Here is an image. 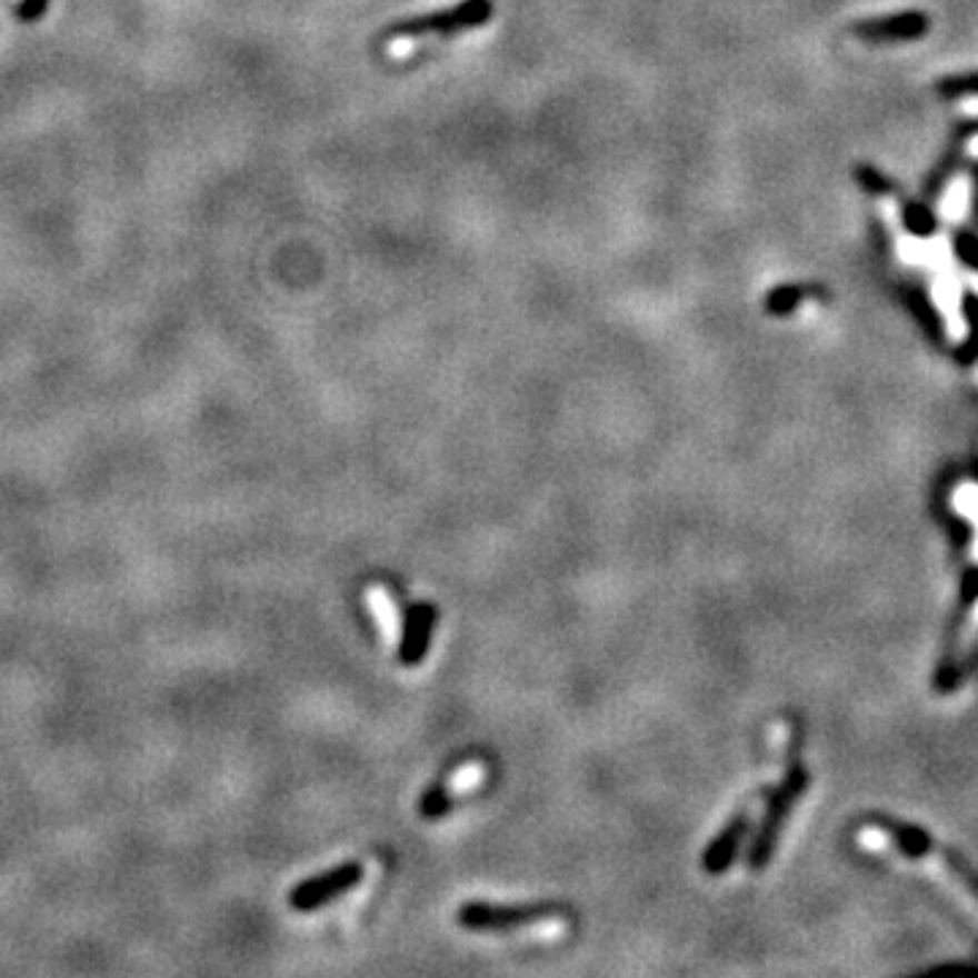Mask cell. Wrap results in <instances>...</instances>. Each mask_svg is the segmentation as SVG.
<instances>
[{
  "mask_svg": "<svg viewBox=\"0 0 978 978\" xmlns=\"http://www.w3.org/2000/svg\"><path fill=\"white\" fill-rule=\"evenodd\" d=\"M492 0H460L449 9L430 11V14L406 17L400 22H391L381 33V41H416V39H455L468 30L485 28L492 20Z\"/></svg>",
  "mask_w": 978,
  "mask_h": 978,
  "instance_id": "6da1fadb",
  "label": "cell"
},
{
  "mask_svg": "<svg viewBox=\"0 0 978 978\" xmlns=\"http://www.w3.org/2000/svg\"><path fill=\"white\" fill-rule=\"evenodd\" d=\"M856 840H859V846L865 848V851L886 856V859H895L897 865L919 867V872H925V876L932 878L935 884L940 886V889L949 891L951 900L957 902L959 908H962L965 914H968L970 919H974L978 925V895L974 889H970L968 884H965L962 878L957 876V870H951V867L946 865L944 859H940L938 854H927V856L902 854L900 842H897L895 837L889 835V831H884L878 827H865L859 831V837H856Z\"/></svg>",
  "mask_w": 978,
  "mask_h": 978,
  "instance_id": "7a4b0ae2",
  "label": "cell"
},
{
  "mask_svg": "<svg viewBox=\"0 0 978 978\" xmlns=\"http://www.w3.org/2000/svg\"><path fill=\"white\" fill-rule=\"evenodd\" d=\"M457 921L460 927L470 929V932H506V929H519V927H549V925H562L560 910L552 905L541 902H485L473 900L465 902L457 910Z\"/></svg>",
  "mask_w": 978,
  "mask_h": 978,
  "instance_id": "3957f363",
  "label": "cell"
},
{
  "mask_svg": "<svg viewBox=\"0 0 978 978\" xmlns=\"http://www.w3.org/2000/svg\"><path fill=\"white\" fill-rule=\"evenodd\" d=\"M365 878V867L359 861H346V865L332 867V870L321 872V876H313L302 884H297L289 895V905L293 910H308L323 908V905L335 902L338 897L348 895V891L357 889Z\"/></svg>",
  "mask_w": 978,
  "mask_h": 978,
  "instance_id": "277c9868",
  "label": "cell"
},
{
  "mask_svg": "<svg viewBox=\"0 0 978 978\" xmlns=\"http://www.w3.org/2000/svg\"><path fill=\"white\" fill-rule=\"evenodd\" d=\"M485 775H487L485 764H479V761H470V764H462V767H457L455 772L446 775L443 780L432 782V786L427 788L425 794H421L419 816L425 818V821H436V818H443L446 812L460 802L462 797H468L470 791H476V788L485 782Z\"/></svg>",
  "mask_w": 978,
  "mask_h": 978,
  "instance_id": "5b68a950",
  "label": "cell"
},
{
  "mask_svg": "<svg viewBox=\"0 0 978 978\" xmlns=\"http://www.w3.org/2000/svg\"><path fill=\"white\" fill-rule=\"evenodd\" d=\"M805 786H807V775L797 772V769L782 778V786L778 788V791H775L772 802H769V807H767V816H764L761 827H758L754 848H750V867H756L758 870V867L767 865L769 854H772V848H775V840H778V835H780L782 821H786L794 799H797L799 794L805 791Z\"/></svg>",
  "mask_w": 978,
  "mask_h": 978,
  "instance_id": "8992f818",
  "label": "cell"
},
{
  "mask_svg": "<svg viewBox=\"0 0 978 978\" xmlns=\"http://www.w3.org/2000/svg\"><path fill=\"white\" fill-rule=\"evenodd\" d=\"M438 628V607L430 601H416L408 607L402 620L400 636H397V658L402 666H419L427 658L432 645V636Z\"/></svg>",
  "mask_w": 978,
  "mask_h": 978,
  "instance_id": "52a82bcc",
  "label": "cell"
},
{
  "mask_svg": "<svg viewBox=\"0 0 978 978\" xmlns=\"http://www.w3.org/2000/svg\"><path fill=\"white\" fill-rule=\"evenodd\" d=\"M951 509L959 517L968 519L970 530H974V562L978 568V485L976 481H962L951 489ZM978 645V598L970 609L968 620H965L962 633L957 639V658H965L970 650Z\"/></svg>",
  "mask_w": 978,
  "mask_h": 978,
  "instance_id": "ba28073f",
  "label": "cell"
},
{
  "mask_svg": "<svg viewBox=\"0 0 978 978\" xmlns=\"http://www.w3.org/2000/svg\"><path fill=\"white\" fill-rule=\"evenodd\" d=\"M748 829H750V816L748 812H739V816H734L731 821L726 824L723 831H718V837L709 842L705 856H701V867H705L709 876H723V872L729 870L731 861L737 859L739 846H742V840L748 837Z\"/></svg>",
  "mask_w": 978,
  "mask_h": 978,
  "instance_id": "9c48e42d",
  "label": "cell"
},
{
  "mask_svg": "<svg viewBox=\"0 0 978 978\" xmlns=\"http://www.w3.org/2000/svg\"><path fill=\"white\" fill-rule=\"evenodd\" d=\"M925 30H927L925 14H897V17H886V20L859 22L854 28V33L867 41H905V39H919Z\"/></svg>",
  "mask_w": 978,
  "mask_h": 978,
  "instance_id": "30bf717a",
  "label": "cell"
},
{
  "mask_svg": "<svg viewBox=\"0 0 978 978\" xmlns=\"http://www.w3.org/2000/svg\"><path fill=\"white\" fill-rule=\"evenodd\" d=\"M816 297H824V291L810 283L775 286V289L764 297V310H767L769 316H788L794 313L799 305H805L807 299H816Z\"/></svg>",
  "mask_w": 978,
  "mask_h": 978,
  "instance_id": "8fae6325",
  "label": "cell"
},
{
  "mask_svg": "<svg viewBox=\"0 0 978 978\" xmlns=\"http://www.w3.org/2000/svg\"><path fill=\"white\" fill-rule=\"evenodd\" d=\"M367 603H370L372 615H376V620H378V626H381L383 636H387L389 641L397 639V636H400L402 620H400V615H397L395 601H391L389 592L383 590V587H370V590H367Z\"/></svg>",
  "mask_w": 978,
  "mask_h": 978,
  "instance_id": "7c38bea8",
  "label": "cell"
},
{
  "mask_svg": "<svg viewBox=\"0 0 978 978\" xmlns=\"http://www.w3.org/2000/svg\"><path fill=\"white\" fill-rule=\"evenodd\" d=\"M47 3L49 0H22V3L17 6V17H20L22 22H36L47 11Z\"/></svg>",
  "mask_w": 978,
  "mask_h": 978,
  "instance_id": "4fadbf2b",
  "label": "cell"
}]
</instances>
